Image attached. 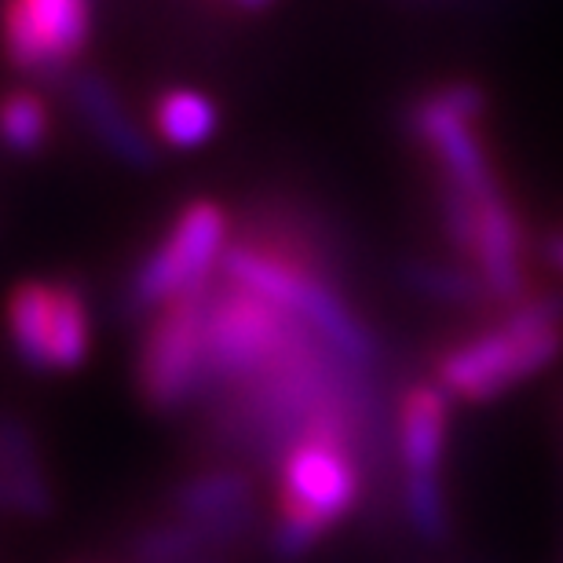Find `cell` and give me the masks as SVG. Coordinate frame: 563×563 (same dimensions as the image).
Listing matches in <instances>:
<instances>
[{"label": "cell", "instance_id": "cell-12", "mask_svg": "<svg viewBox=\"0 0 563 563\" xmlns=\"http://www.w3.org/2000/svg\"><path fill=\"white\" fill-rule=\"evenodd\" d=\"M0 498L19 520H48L55 512L52 483L33 443L30 424L19 413H8L0 428Z\"/></svg>", "mask_w": 563, "mask_h": 563}, {"label": "cell", "instance_id": "cell-7", "mask_svg": "<svg viewBox=\"0 0 563 563\" xmlns=\"http://www.w3.org/2000/svg\"><path fill=\"white\" fill-rule=\"evenodd\" d=\"M483 107H487V99H483L479 85L472 81L439 85L435 92H428L413 103L410 129L435 154L439 176L465 187L476 198H490L501 187L494 179V165L476 132V118L483 114Z\"/></svg>", "mask_w": 563, "mask_h": 563}, {"label": "cell", "instance_id": "cell-16", "mask_svg": "<svg viewBox=\"0 0 563 563\" xmlns=\"http://www.w3.org/2000/svg\"><path fill=\"white\" fill-rule=\"evenodd\" d=\"M4 140L15 154L41 151V143L48 140V107L37 92L30 88H15L4 99Z\"/></svg>", "mask_w": 563, "mask_h": 563}, {"label": "cell", "instance_id": "cell-4", "mask_svg": "<svg viewBox=\"0 0 563 563\" xmlns=\"http://www.w3.org/2000/svg\"><path fill=\"white\" fill-rule=\"evenodd\" d=\"M303 322L261 292L223 286L209 297V388H234L297 341Z\"/></svg>", "mask_w": 563, "mask_h": 563}, {"label": "cell", "instance_id": "cell-3", "mask_svg": "<svg viewBox=\"0 0 563 563\" xmlns=\"http://www.w3.org/2000/svg\"><path fill=\"white\" fill-rule=\"evenodd\" d=\"M209 286L184 292L146 325L136 385L151 410H184L209 388Z\"/></svg>", "mask_w": 563, "mask_h": 563}, {"label": "cell", "instance_id": "cell-14", "mask_svg": "<svg viewBox=\"0 0 563 563\" xmlns=\"http://www.w3.org/2000/svg\"><path fill=\"white\" fill-rule=\"evenodd\" d=\"M154 129L176 151H195L217 132V107L195 88H168L154 103Z\"/></svg>", "mask_w": 563, "mask_h": 563}, {"label": "cell", "instance_id": "cell-19", "mask_svg": "<svg viewBox=\"0 0 563 563\" xmlns=\"http://www.w3.org/2000/svg\"><path fill=\"white\" fill-rule=\"evenodd\" d=\"M151 563H234L228 553H195V556H176V560H151Z\"/></svg>", "mask_w": 563, "mask_h": 563}, {"label": "cell", "instance_id": "cell-10", "mask_svg": "<svg viewBox=\"0 0 563 563\" xmlns=\"http://www.w3.org/2000/svg\"><path fill=\"white\" fill-rule=\"evenodd\" d=\"M472 261H476V275L483 278L487 297L498 303H516L527 297L523 223L501 190L479 201V231L476 245H472Z\"/></svg>", "mask_w": 563, "mask_h": 563}, {"label": "cell", "instance_id": "cell-15", "mask_svg": "<svg viewBox=\"0 0 563 563\" xmlns=\"http://www.w3.org/2000/svg\"><path fill=\"white\" fill-rule=\"evenodd\" d=\"M407 286L418 292L424 300H435V303H472L479 300L483 289V278L472 275L468 267H457V264H435V261H413L407 272Z\"/></svg>", "mask_w": 563, "mask_h": 563}, {"label": "cell", "instance_id": "cell-9", "mask_svg": "<svg viewBox=\"0 0 563 563\" xmlns=\"http://www.w3.org/2000/svg\"><path fill=\"white\" fill-rule=\"evenodd\" d=\"M450 391L439 380H418L396 410V457L402 479H439L446 454Z\"/></svg>", "mask_w": 563, "mask_h": 563}, {"label": "cell", "instance_id": "cell-2", "mask_svg": "<svg viewBox=\"0 0 563 563\" xmlns=\"http://www.w3.org/2000/svg\"><path fill=\"white\" fill-rule=\"evenodd\" d=\"M563 352V297L538 292L516 300L509 314L490 330L472 333L468 341L439 358L435 380L461 402H490L516 388L520 380L542 374Z\"/></svg>", "mask_w": 563, "mask_h": 563}, {"label": "cell", "instance_id": "cell-6", "mask_svg": "<svg viewBox=\"0 0 563 563\" xmlns=\"http://www.w3.org/2000/svg\"><path fill=\"white\" fill-rule=\"evenodd\" d=\"M8 333L15 355L30 369H44V374L77 369L92 344L85 292L70 282H19L8 300Z\"/></svg>", "mask_w": 563, "mask_h": 563}, {"label": "cell", "instance_id": "cell-17", "mask_svg": "<svg viewBox=\"0 0 563 563\" xmlns=\"http://www.w3.org/2000/svg\"><path fill=\"white\" fill-rule=\"evenodd\" d=\"M402 509L413 534L424 542H443L450 516L443 498V479H402Z\"/></svg>", "mask_w": 563, "mask_h": 563}, {"label": "cell", "instance_id": "cell-18", "mask_svg": "<svg viewBox=\"0 0 563 563\" xmlns=\"http://www.w3.org/2000/svg\"><path fill=\"white\" fill-rule=\"evenodd\" d=\"M228 8H234L239 15H261V11L275 8V0H228Z\"/></svg>", "mask_w": 563, "mask_h": 563}, {"label": "cell", "instance_id": "cell-11", "mask_svg": "<svg viewBox=\"0 0 563 563\" xmlns=\"http://www.w3.org/2000/svg\"><path fill=\"white\" fill-rule=\"evenodd\" d=\"M70 99L77 118L85 121V129L92 132V140L103 146L110 157H118L129 168H151L154 165V146L143 136V129L132 121L125 103L118 99L114 85L103 74H77L70 85Z\"/></svg>", "mask_w": 563, "mask_h": 563}, {"label": "cell", "instance_id": "cell-13", "mask_svg": "<svg viewBox=\"0 0 563 563\" xmlns=\"http://www.w3.org/2000/svg\"><path fill=\"white\" fill-rule=\"evenodd\" d=\"M176 516H234L256 509V483L242 468H209L173 490Z\"/></svg>", "mask_w": 563, "mask_h": 563}, {"label": "cell", "instance_id": "cell-8", "mask_svg": "<svg viewBox=\"0 0 563 563\" xmlns=\"http://www.w3.org/2000/svg\"><path fill=\"white\" fill-rule=\"evenodd\" d=\"M92 37V0H8L4 44L15 70L52 74L70 66Z\"/></svg>", "mask_w": 563, "mask_h": 563}, {"label": "cell", "instance_id": "cell-1", "mask_svg": "<svg viewBox=\"0 0 563 563\" xmlns=\"http://www.w3.org/2000/svg\"><path fill=\"white\" fill-rule=\"evenodd\" d=\"M374 421L330 413L282 450L275 476L272 553L282 563L308 556L363 498V435Z\"/></svg>", "mask_w": 563, "mask_h": 563}, {"label": "cell", "instance_id": "cell-5", "mask_svg": "<svg viewBox=\"0 0 563 563\" xmlns=\"http://www.w3.org/2000/svg\"><path fill=\"white\" fill-rule=\"evenodd\" d=\"M228 250V212L220 201L195 198L179 209L165 239L143 256L129 278V308L157 311L162 303L209 286L212 267H220Z\"/></svg>", "mask_w": 563, "mask_h": 563}, {"label": "cell", "instance_id": "cell-20", "mask_svg": "<svg viewBox=\"0 0 563 563\" xmlns=\"http://www.w3.org/2000/svg\"><path fill=\"white\" fill-rule=\"evenodd\" d=\"M545 256H549V264H553L556 272H563V231H556L553 239L545 242Z\"/></svg>", "mask_w": 563, "mask_h": 563}]
</instances>
